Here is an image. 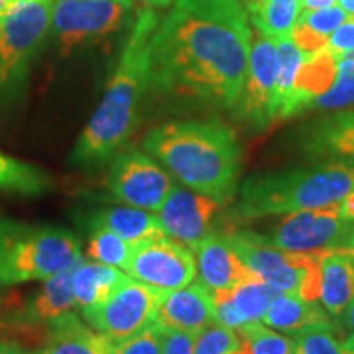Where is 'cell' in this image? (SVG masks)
<instances>
[{"label":"cell","instance_id":"cell-36","mask_svg":"<svg viewBox=\"0 0 354 354\" xmlns=\"http://www.w3.org/2000/svg\"><path fill=\"white\" fill-rule=\"evenodd\" d=\"M290 39L294 41L295 46L304 53V56H312L318 53L323 48L328 46V37L315 32V30L308 28L304 24H295L294 28L290 32Z\"/></svg>","mask_w":354,"mask_h":354},{"label":"cell","instance_id":"cell-7","mask_svg":"<svg viewBox=\"0 0 354 354\" xmlns=\"http://www.w3.org/2000/svg\"><path fill=\"white\" fill-rule=\"evenodd\" d=\"M233 245L250 271L282 294L318 302L323 253H294L269 245L254 233H232Z\"/></svg>","mask_w":354,"mask_h":354},{"label":"cell","instance_id":"cell-17","mask_svg":"<svg viewBox=\"0 0 354 354\" xmlns=\"http://www.w3.org/2000/svg\"><path fill=\"white\" fill-rule=\"evenodd\" d=\"M198 281L210 292L232 290L250 276L230 234L212 233L194 248Z\"/></svg>","mask_w":354,"mask_h":354},{"label":"cell","instance_id":"cell-32","mask_svg":"<svg viewBox=\"0 0 354 354\" xmlns=\"http://www.w3.org/2000/svg\"><path fill=\"white\" fill-rule=\"evenodd\" d=\"M241 346V336L236 330L212 323L197 335L194 354H228Z\"/></svg>","mask_w":354,"mask_h":354},{"label":"cell","instance_id":"cell-1","mask_svg":"<svg viewBox=\"0 0 354 354\" xmlns=\"http://www.w3.org/2000/svg\"><path fill=\"white\" fill-rule=\"evenodd\" d=\"M251 37L245 0H174L149 43V87L232 109L245 87Z\"/></svg>","mask_w":354,"mask_h":354},{"label":"cell","instance_id":"cell-27","mask_svg":"<svg viewBox=\"0 0 354 354\" xmlns=\"http://www.w3.org/2000/svg\"><path fill=\"white\" fill-rule=\"evenodd\" d=\"M232 292V299L238 313H240L245 323L261 322L264 313L268 312L269 305L277 297L279 292L276 287L263 281L259 276L251 271L245 281H241Z\"/></svg>","mask_w":354,"mask_h":354},{"label":"cell","instance_id":"cell-42","mask_svg":"<svg viewBox=\"0 0 354 354\" xmlns=\"http://www.w3.org/2000/svg\"><path fill=\"white\" fill-rule=\"evenodd\" d=\"M342 318H343L344 325H346L348 328L354 333V299L348 304V307L344 308V312L342 313Z\"/></svg>","mask_w":354,"mask_h":354},{"label":"cell","instance_id":"cell-9","mask_svg":"<svg viewBox=\"0 0 354 354\" xmlns=\"http://www.w3.org/2000/svg\"><path fill=\"white\" fill-rule=\"evenodd\" d=\"M131 0H56L51 38L63 55L117 33L131 10Z\"/></svg>","mask_w":354,"mask_h":354},{"label":"cell","instance_id":"cell-2","mask_svg":"<svg viewBox=\"0 0 354 354\" xmlns=\"http://www.w3.org/2000/svg\"><path fill=\"white\" fill-rule=\"evenodd\" d=\"M151 8L140 10L120 59L109 79L104 97L74 145L69 162L82 169L112 161L138 123L145 92L149 88L151 50L149 43L158 26Z\"/></svg>","mask_w":354,"mask_h":354},{"label":"cell","instance_id":"cell-41","mask_svg":"<svg viewBox=\"0 0 354 354\" xmlns=\"http://www.w3.org/2000/svg\"><path fill=\"white\" fill-rule=\"evenodd\" d=\"M342 209L346 218L354 220V190L342 201Z\"/></svg>","mask_w":354,"mask_h":354},{"label":"cell","instance_id":"cell-37","mask_svg":"<svg viewBox=\"0 0 354 354\" xmlns=\"http://www.w3.org/2000/svg\"><path fill=\"white\" fill-rule=\"evenodd\" d=\"M328 48L333 55L342 59V57L351 55L354 51V15L348 17L338 28L331 33L328 38Z\"/></svg>","mask_w":354,"mask_h":354},{"label":"cell","instance_id":"cell-24","mask_svg":"<svg viewBox=\"0 0 354 354\" xmlns=\"http://www.w3.org/2000/svg\"><path fill=\"white\" fill-rule=\"evenodd\" d=\"M254 30L272 39L289 38L297 24L302 0H245Z\"/></svg>","mask_w":354,"mask_h":354},{"label":"cell","instance_id":"cell-8","mask_svg":"<svg viewBox=\"0 0 354 354\" xmlns=\"http://www.w3.org/2000/svg\"><path fill=\"white\" fill-rule=\"evenodd\" d=\"M269 245L294 253H325L354 248V220L344 216L342 201L289 214L282 223L263 236Z\"/></svg>","mask_w":354,"mask_h":354},{"label":"cell","instance_id":"cell-26","mask_svg":"<svg viewBox=\"0 0 354 354\" xmlns=\"http://www.w3.org/2000/svg\"><path fill=\"white\" fill-rule=\"evenodd\" d=\"M277 50V71H276V91L272 100L274 120H279L284 115V110L289 104L294 81L297 71L302 66L305 56L289 38L274 39Z\"/></svg>","mask_w":354,"mask_h":354},{"label":"cell","instance_id":"cell-15","mask_svg":"<svg viewBox=\"0 0 354 354\" xmlns=\"http://www.w3.org/2000/svg\"><path fill=\"white\" fill-rule=\"evenodd\" d=\"M77 263V261H76ZM74 263L66 271L44 281L41 289L30 295L15 312L7 317L8 325L20 326L25 330H44L56 318L76 308L73 294Z\"/></svg>","mask_w":354,"mask_h":354},{"label":"cell","instance_id":"cell-47","mask_svg":"<svg viewBox=\"0 0 354 354\" xmlns=\"http://www.w3.org/2000/svg\"><path fill=\"white\" fill-rule=\"evenodd\" d=\"M348 56H349V57H351V59H353V63H354V51L351 53V55H348Z\"/></svg>","mask_w":354,"mask_h":354},{"label":"cell","instance_id":"cell-34","mask_svg":"<svg viewBox=\"0 0 354 354\" xmlns=\"http://www.w3.org/2000/svg\"><path fill=\"white\" fill-rule=\"evenodd\" d=\"M294 354H342L333 328H317L294 335Z\"/></svg>","mask_w":354,"mask_h":354},{"label":"cell","instance_id":"cell-35","mask_svg":"<svg viewBox=\"0 0 354 354\" xmlns=\"http://www.w3.org/2000/svg\"><path fill=\"white\" fill-rule=\"evenodd\" d=\"M348 19V13L342 7H328V8H318V10H305L300 12L299 24L307 25L308 28L315 30V32L326 35L333 33L344 20Z\"/></svg>","mask_w":354,"mask_h":354},{"label":"cell","instance_id":"cell-10","mask_svg":"<svg viewBox=\"0 0 354 354\" xmlns=\"http://www.w3.org/2000/svg\"><path fill=\"white\" fill-rule=\"evenodd\" d=\"M162 295L165 290L128 276L109 299L82 310V317L110 342H118L154 323Z\"/></svg>","mask_w":354,"mask_h":354},{"label":"cell","instance_id":"cell-30","mask_svg":"<svg viewBox=\"0 0 354 354\" xmlns=\"http://www.w3.org/2000/svg\"><path fill=\"white\" fill-rule=\"evenodd\" d=\"M241 336L245 354H294V339L272 331L259 322H251L236 330Z\"/></svg>","mask_w":354,"mask_h":354},{"label":"cell","instance_id":"cell-16","mask_svg":"<svg viewBox=\"0 0 354 354\" xmlns=\"http://www.w3.org/2000/svg\"><path fill=\"white\" fill-rule=\"evenodd\" d=\"M154 322L162 330L198 335L215 323L214 295L201 281L190 282L183 289L166 290Z\"/></svg>","mask_w":354,"mask_h":354},{"label":"cell","instance_id":"cell-3","mask_svg":"<svg viewBox=\"0 0 354 354\" xmlns=\"http://www.w3.org/2000/svg\"><path fill=\"white\" fill-rule=\"evenodd\" d=\"M143 149L185 187L228 202L236 190L243 148L218 120L169 122L146 133Z\"/></svg>","mask_w":354,"mask_h":354},{"label":"cell","instance_id":"cell-28","mask_svg":"<svg viewBox=\"0 0 354 354\" xmlns=\"http://www.w3.org/2000/svg\"><path fill=\"white\" fill-rule=\"evenodd\" d=\"M133 243L123 240L117 233L107 228H91L87 246V258L95 263L113 266V268L125 269L133 251Z\"/></svg>","mask_w":354,"mask_h":354},{"label":"cell","instance_id":"cell-31","mask_svg":"<svg viewBox=\"0 0 354 354\" xmlns=\"http://www.w3.org/2000/svg\"><path fill=\"white\" fill-rule=\"evenodd\" d=\"M354 105V63L349 56L338 61V73L328 91L308 104L307 110H336Z\"/></svg>","mask_w":354,"mask_h":354},{"label":"cell","instance_id":"cell-22","mask_svg":"<svg viewBox=\"0 0 354 354\" xmlns=\"http://www.w3.org/2000/svg\"><path fill=\"white\" fill-rule=\"evenodd\" d=\"M127 277V274L118 268L95 263L81 256L73 272V294L76 308L82 312L102 304Z\"/></svg>","mask_w":354,"mask_h":354},{"label":"cell","instance_id":"cell-18","mask_svg":"<svg viewBox=\"0 0 354 354\" xmlns=\"http://www.w3.org/2000/svg\"><path fill=\"white\" fill-rule=\"evenodd\" d=\"M30 354H112V342L69 312L48 326L43 343Z\"/></svg>","mask_w":354,"mask_h":354},{"label":"cell","instance_id":"cell-12","mask_svg":"<svg viewBox=\"0 0 354 354\" xmlns=\"http://www.w3.org/2000/svg\"><path fill=\"white\" fill-rule=\"evenodd\" d=\"M123 272L156 289L176 290L194 282L197 261L190 248L166 234L136 243Z\"/></svg>","mask_w":354,"mask_h":354},{"label":"cell","instance_id":"cell-45","mask_svg":"<svg viewBox=\"0 0 354 354\" xmlns=\"http://www.w3.org/2000/svg\"><path fill=\"white\" fill-rule=\"evenodd\" d=\"M338 2H339V7H342L344 12L354 15V0H338Z\"/></svg>","mask_w":354,"mask_h":354},{"label":"cell","instance_id":"cell-38","mask_svg":"<svg viewBox=\"0 0 354 354\" xmlns=\"http://www.w3.org/2000/svg\"><path fill=\"white\" fill-rule=\"evenodd\" d=\"M197 335L185 333V331L165 330L161 354H194Z\"/></svg>","mask_w":354,"mask_h":354},{"label":"cell","instance_id":"cell-19","mask_svg":"<svg viewBox=\"0 0 354 354\" xmlns=\"http://www.w3.org/2000/svg\"><path fill=\"white\" fill-rule=\"evenodd\" d=\"M338 61L339 59L328 46L315 55L305 57L297 71L289 104H287L282 118H289L305 112L310 102L325 94L333 86L336 73H338Z\"/></svg>","mask_w":354,"mask_h":354},{"label":"cell","instance_id":"cell-46","mask_svg":"<svg viewBox=\"0 0 354 354\" xmlns=\"http://www.w3.org/2000/svg\"><path fill=\"white\" fill-rule=\"evenodd\" d=\"M174 2V0H145V3L151 7H167L169 3Z\"/></svg>","mask_w":354,"mask_h":354},{"label":"cell","instance_id":"cell-4","mask_svg":"<svg viewBox=\"0 0 354 354\" xmlns=\"http://www.w3.org/2000/svg\"><path fill=\"white\" fill-rule=\"evenodd\" d=\"M353 190L354 162H323L251 176L241 187L236 215L251 220L318 209L343 201Z\"/></svg>","mask_w":354,"mask_h":354},{"label":"cell","instance_id":"cell-29","mask_svg":"<svg viewBox=\"0 0 354 354\" xmlns=\"http://www.w3.org/2000/svg\"><path fill=\"white\" fill-rule=\"evenodd\" d=\"M317 149L354 161V110L335 115L317 135Z\"/></svg>","mask_w":354,"mask_h":354},{"label":"cell","instance_id":"cell-11","mask_svg":"<svg viewBox=\"0 0 354 354\" xmlns=\"http://www.w3.org/2000/svg\"><path fill=\"white\" fill-rule=\"evenodd\" d=\"M174 185L169 172L146 151L122 149L112 158L107 187L123 205L158 214Z\"/></svg>","mask_w":354,"mask_h":354},{"label":"cell","instance_id":"cell-13","mask_svg":"<svg viewBox=\"0 0 354 354\" xmlns=\"http://www.w3.org/2000/svg\"><path fill=\"white\" fill-rule=\"evenodd\" d=\"M221 210L223 202L218 198L176 184L158 210V218L167 236L194 250L209 234L216 233Z\"/></svg>","mask_w":354,"mask_h":354},{"label":"cell","instance_id":"cell-5","mask_svg":"<svg viewBox=\"0 0 354 354\" xmlns=\"http://www.w3.org/2000/svg\"><path fill=\"white\" fill-rule=\"evenodd\" d=\"M81 241L71 230L0 220V284L48 281L81 259Z\"/></svg>","mask_w":354,"mask_h":354},{"label":"cell","instance_id":"cell-25","mask_svg":"<svg viewBox=\"0 0 354 354\" xmlns=\"http://www.w3.org/2000/svg\"><path fill=\"white\" fill-rule=\"evenodd\" d=\"M53 187L46 171L0 151V190L19 196H43Z\"/></svg>","mask_w":354,"mask_h":354},{"label":"cell","instance_id":"cell-20","mask_svg":"<svg viewBox=\"0 0 354 354\" xmlns=\"http://www.w3.org/2000/svg\"><path fill=\"white\" fill-rule=\"evenodd\" d=\"M354 299V248L325 251L320 261V302L331 317H342Z\"/></svg>","mask_w":354,"mask_h":354},{"label":"cell","instance_id":"cell-6","mask_svg":"<svg viewBox=\"0 0 354 354\" xmlns=\"http://www.w3.org/2000/svg\"><path fill=\"white\" fill-rule=\"evenodd\" d=\"M53 0H20L0 21V104L25 88L30 68L51 28Z\"/></svg>","mask_w":354,"mask_h":354},{"label":"cell","instance_id":"cell-14","mask_svg":"<svg viewBox=\"0 0 354 354\" xmlns=\"http://www.w3.org/2000/svg\"><path fill=\"white\" fill-rule=\"evenodd\" d=\"M276 41L256 30V38L248 59V73L240 100L234 107L243 120L256 128L274 122L272 100L276 91Z\"/></svg>","mask_w":354,"mask_h":354},{"label":"cell","instance_id":"cell-40","mask_svg":"<svg viewBox=\"0 0 354 354\" xmlns=\"http://www.w3.org/2000/svg\"><path fill=\"white\" fill-rule=\"evenodd\" d=\"M335 0H302V6L307 10H318V8L333 7Z\"/></svg>","mask_w":354,"mask_h":354},{"label":"cell","instance_id":"cell-44","mask_svg":"<svg viewBox=\"0 0 354 354\" xmlns=\"http://www.w3.org/2000/svg\"><path fill=\"white\" fill-rule=\"evenodd\" d=\"M342 354H354V333L342 342Z\"/></svg>","mask_w":354,"mask_h":354},{"label":"cell","instance_id":"cell-21","mask_svg":"<svg viewBox=\"0 0 354 354\" xmlns=\"http://www.w3.org/2000/svg\"><path fill=\"white\" fill-rule=\"evenodd\" d=\"M263 322L271 328L292 336L308 330L333 328L330 313L323 305L292 294H279L264 313Z\"/></svg>","mask_w":354,"mask_h":354},{"label":"cell","instance_id":"cell-39","mask_svg":"<svg viewBox=\"0 0 354 354\" xmlns=\"http://www.w3.org/2000/svg\"><path fill=\"white\" fill-rule=\"evenodd\" d=\"M0 354H30V351L20 343L12 342V339H2L0 342Z\"/></svg>","mask_w":354,"mask_h":354},{"label":"cell","instance_id":"cell-33","mask_svg":"<svg viewBox=\"0 0 354 354\" xmlns=\"http://www.w3.org/2000/svg\"><path fill=\"white\" fill-rule=\"evenodd\" d=\"M165 330L156 322L128 338L112 342V354H161Z\"/></svg>","mask_w":354,"mask_h":354},{"label":"cell","instance_id":"cell-23","mask_svg":"<svg viewBox=\"0 0 354 354\" xmlns=\"http://www.w3.org/2000/svg\"><path fill=\"white\" fill-rule=\"evenodd\" d=\"M95 227L107 228L133 245L153 240V238L166 236L158 215H153V212L133 209L127 205L94 212L88 218V228Z\"/></svg>","mask_w":354,"mask_h":354},{"label":"cell","instance_id":"cell-43","mask_svg":"<svg viewBox=\"0 0 354 354\" xmlns=\"http://www.w3.org/2000/svg\"><path fill=\"white\" fill-rule=\"evenodd\" d=\"M20 0H0V21H2L8 15V12L19 3Z\"/></svg>","mask_w":354,"mask_h":354}]
</instances>
